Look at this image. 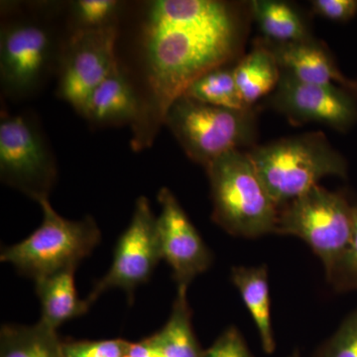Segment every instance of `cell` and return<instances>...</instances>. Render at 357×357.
Wrapping results in <instances>:
<instances>
[{"instance_id":"obj_1","label":"cell","mask_w":357,"mask_h":357,"mask_svg":"<svg viewBox=\"0 0 357 357\" xmlns=\"http://www.w3.org/2000/svg\"><path fill=\"white\" fill-rule=\"evenodd\" d=\"M248 4L220 0H157L143 22L146 98L132 146H149L176 100L199 77L238 57L248 34Z\"/></svg>"},{"instance_id":"obj_2","label":"cell","mask_w":357,"mask_h":357,"mask_svg":"<svg viewBox=\"0 0 357 357\" xmlns=\"http://www.w3.org/2000/svg\"><path fill=\"white\" fill-rule=\"evenodd\" d=\"M278 208L319 185L328 176L347 178L349 163L321 132L282 138L248 152Z\"/></svg>"},{"instance_id":"obj_3","label":"cell","mask_w":357,"mask_h":357,"mask_svg":"<svg viewBox=\"0 0 357 357\" xmlns=\"http://www.w3.org/2000/svg\"><path fill=\"white\" fill-rule=\"evenodd\" d=\"M211 220L230 236L258 238L274 234L279 208L248 153L234 150L206 167Z\"/></svg>"},{"instance_id":"obj_4","label":"cell","mask_w":357,"mask_h":357,"mask_svg":"<svg viewBox=\"0 0 357 357\" xmlns=\"http://www.w3.org/2000/svg\"><path fill=\"white\" fill-rule=\"evenodd\" d=\"M38 204L43 213L38 229L20 243L2 248L0 253L1 262L9 263L18 273L34 281L77 269L102 239L100 227L91 215L70 220L59 215L49 199Z\"/></svg>"},{"instance_id":"obj_5","label":"cell","mask_w":357,"mask_h":357,"mask_svg":"<svg viewBox=\"0 0 357 357\" xmlns=\"http://www.w3.org/2000/svg\"><path fill=\"white\" fill-rule=\"evenodd\" d=\"M165 124L185 153L204 168L218 157L253 145L257 135L255 109L234 110L178 98Z\"/></svg>"},{"instance_id":"obj_6","label":"cell","mask_w":357,"mask_h":357,"mask_svg":"<svg viewBox=\"0 0 357 357\" xmlns=\"http://www.w3.org/2000/svg\"><path fill=\"white\" fill-rule=\"evenodd\" d=\"M354 204L342 192L316 185L279 208L274 234L306 243L328 271L351 241Z\"/></svg>"},{"instance_id":"obj_7","label":"cell","mask_w":357,"mask_h":357,"mask_svg":"<svg viewBox=\"0 0 357 357\" xmlns=\"http://www.w3.org/2000/svg\"><path fill=\"white\" fill-rule=\"evenodd\" d=\"M0 178L37 203L49 199L57 180L55 159L36 124L28 116L1 115Z\"/></svg>"},{"instance_id":"obj_8","label":"cell","mask_w":357,"mask_h":357,"mask_svg":"<svg viewBox=\"0 0 357 357\" xmlns=\"http://www.w3.org/2000/svg\"><path fill=\"white\" fill-rule=\"evenodd\" d=\"M162 260L157 217L149 199L140 197L136 201L128 229L115 245L114 258L107 273L96 281L86 302L93 305L103 293L121 289L133 300L136 288L147 283Z\"/></svg>"},{"instance_id":"obj_9","label":"cell","mask_w":357,"mask_h":357,"mask_svg":"<svg viewBox=\"0 0 357 357\" xmlns=\"http://www.w3.org/2000/svg\"><path fill=\"white\" fill-rule=\"evenodd\" d=\"M116 25L76 29L63 54L58 93L81 112L93 91L119 68L115 54Z\"/></svg>"},{"instance_id":"obj_10","label":"cell","mask_w":357,"mask_h":357,"mask_svg":"<svg viewBox=\"0 0 357 357\" xmlns=\"http://www.w3.org/2000/svg\"><path fill=\"white\" fill-rule=\"evenodd\" d=\"M270 103L292 126L312 122L347 132L357 124V96L340 86L303 83L283 72Z\"/></svg>"},{"instance_id":"obj_11","label":"cell","mask_w":357,"mask_h":357,"mask_svg":"<svg viewBox=\"0 0 357 357\" xmlns=\"http://www.w3.org/2000/svg\"><path fill=\"white\" fill-rule=\"evenodd\" d=\"M55 45L51 33L34 21H16L2 28L0 77L10 95L27 96L50 70Z\"/></svg>"},{"instance_id":"obj_12","label":"cell","mask_w":357,"mask_h":357,"mask_svg":"<svg viewBox=\"0 0 357 357\" xmlns=\"http://www.w3.org/2000/svg\"><path fill=\"white\" fill-rule=\"evenodd\" d=\"M161 206L157 230L162 259L172 269L178 288H189L199 275L210 269L213 253L168 188L158 192Z\"/></svg>"},{"instance_id":"obj_13","label":"cell","mask_w":357,"mask_h":357,"mask_svg":"<svg viewBox=\"0 0 357 357\" xmlns=\"http://www.w3.org/2000/svg\"><path fill=\"white\" fill-rule=\"evenodd\" d=\"M259 40L273 54L281 72L303 83L340 86L357 96V79L342 74L330 51L316 39L289 44Z\"/></svg>"},{"instance_id":"obj_14","label":"cell","mask_w":357,"mask_h":357,"mask_svg":"<svg viewBox=\"0 0 357 357\" xmlns=\"http://www.w3.org/2000/svg\"><path fill=\"white\" fill-rule=\"evenodd\" d=\"M141 109V98L128 77L117 68L91 93L79 114L93 123H131L135 126Z\"/></svg>"},{"instance_id":"obj_15","label":"cell","mask_w":357,"mask_h":357,"mask_svg":"<svg viewBox=\"0 0 357 357\" xmlns=\"http://www.w3.org/2000/svg\"><path fill=\"white\" fill-rule=\"evenodd\" d=\"M75 272L76 269L65 270L35 281V292L41 304L39 321L52 330L84 316L91 307L77 295Z\"/></svg>"},{"instance_id":"obj_16","label":"cell","mask_w":357,"mask_h":357,"mask_svg":"<svg viewBox=\"0 0 357 357\" xmlns=\"http://www.w3.org/2000/svg\"><path fill=\"white\" fill-rule=\"evenodd\" d=\"M231 281L252 317L265 354L276 351L271 319L269 281L266 265L236 266L231 269Z\"/></svg>"},{"instance_id":"obj_17","label":"cell","mask_w":357,"mask_h":357,"mask_svg":"<svg viewBox=\"0 0 357 357\" xmlns=\"http://www.w3.org/2000/svg\"><path fill=\"white\" fill-rule=\"evenodd\" d=\"M248 7L251 18L268 42L289 44L314 39L307 21L292 4L279 0H253Z\"/></svg>"},{"instance_id":"obj_18","label":"cell","mask_w":357,"mask_h":357,"mask_svg":"<svg viewBox=\"0 0 357 357\" xmlns=\"http://www.w3.org/2000/svg\"><path fill=\"white\" fill-rule=\"evenodd\" d=\"M239 93L249 107L274 91L281 79V69L273 54L259 39L248 55L234 68Z\"/></svg>"},{"instance_id":"obj_19","label":"cell","mask_w":357,"mask_h":357,"mask_svg":"<svg viewBox=\"0 0 357 357\" xmlns=\"http://www.w3.org/2000/svg\"><path fill=\"white\" fill-rule=\"evenodd\" d=\"M188 289L178 288L172 311L165 325L150 335L164 357H204L192 324Z\"/></svg>"},{"instance_id":"obj_20","label":"cell","mask_w":357,"mask_h":357,"mask_svg":"<svg viewBox=\"0 0 357 357\" xmlns=\"http://www.w3.org/2000/svg\"><path fill=\"white\" fill-rule=\"evenodd\" d=\"M57 331L41 321L33 326L4 325L0 331V357H62Z\"/></svg>"},{"instance_id":"obj_21","label":"cell","mask_w":357,"mask_h":357,"mask_svg":"<svg viewBox=\"0 0 357 357\" xmlns=\"http://www.w3.org/2000/svg\"><path fill=\"white\" fill-rule=\"evenodd\" d=\"M184 98L204 105L234 110L252 109L249 107L237 88L234 69L218 68L199 77L185 91Z\"/></svg>"},{"instance_id":"obj_22","label":"cell","mask_w":357,"mask_h":357,"mask_svg":"<svg viewBox=\"0 0 357 357\" xmlns=\"http://www.w3.org/2000/svg\"><path fill=\"white\" fill-rule=\"evenodd\" d=\"M354 204V229L342 255L326 273L328 283L338 293L357 291V202Z\"/></svg>"},{"instance_id":"obj_23","label":"cell","mask_w":357,"mask_h":357,"mask_svg":"<svg viewBox=\"0 0 357 357\" xmlns=\"http://www.w3.org/2000/svg\"><path fill=\"white\" fill-rule=\"evenodd\" d=\"M121 3L114 0H79L73 4L77 29L96 30L115 25Z\"/></svg>"},{"instance_id":"obj_24","label":"cell","mask_w":357,"mask_h":357,"mask_svg":"<svg viewBox=\"0 0 357 357\" xmlns=\"http://www.w3.org/2000/svg\"><path fill=\"white\" fill-rule=\"evenodd\" d=\"M312 357H357V307L319 345Z\"/></svg>"},{"instance_id":"obj_25","label":"cell","mask_w":357,"mask_h":357,"mask_svg":"<svg viewBox=\"0 0 357 357\" xmlns=\"http://www.w3.org/2000/svg\"><path fill=\"white\" fill-rule=\"evenodd\" d=\"M130 342L123 338L62 340V357H126Z\"/></svg>"},{"instance_id":"obj_26","label":"cell","mask_w":357,"mask_h":357,"mask_svg":"<svg viewBox=\"0 0 357 357\" xmlns=\"http://www.w3.org/2000/svg\"><path fill=\"white\" fill-rule=\"evenodd\" d=\"M204 357H255L236 326H229L204 351Z\"/></svg>"},{"instance_id":"obj_27","label":"cell","mask_w":357,"mask_h":357,"mask_svg":"<svg viewBox=\"0 0 357 357\" xmlns=\"http://www.w3.org/2000/svg\"><path fill=\"white\" fill-rule=\"evenodd\" d=\"M312 11L333 22H349L357 15V0H312Z\"/></svg>"},{"instance_id":"obj_28","label":"cell","mask_w":357,"mask_h":357,"mask_svg":"<svg viewBox=\"0 0 357 357\" xmlns=\"http://www.w3.org/2000/svg\"><path fill=\"white\" fill-rule=\"evenodd\" d=\"M126 357H164L151 337L137 342H131Z\"/></svg>"},{"instance_id":"obj_29","label":"cell","mask_w":357,"mask_h":357,"mask_svg":"<svg viewBox=\"0 0 357 357\" xmlns=\"http://www.w3.org/2000/svg\"><path fill=\"white\" fill-rule=\"evenodd\" d=\"M288 357H302V356H301L299 351H295L293 352L292 354H290V356H289Z\"/></svg>"}]
</instances>
